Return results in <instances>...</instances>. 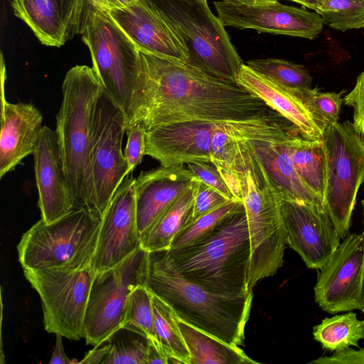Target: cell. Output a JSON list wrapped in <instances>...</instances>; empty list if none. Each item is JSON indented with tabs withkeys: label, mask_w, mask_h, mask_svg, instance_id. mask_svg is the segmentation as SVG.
I'll list each match as a JSON object with an SVG mask.
<instances>
[{
	"label": "cell",
	"mask_w": 364,
	"mask_h": 364,
	"mask_svg": "<svg viewBox=\"0 0 364 364\" xmlns=\"http://www.w3.org/2000/svg\"><path fill=\"white\" fill-rule=\"evenodd\" d=\"M277 113L235 80L188 63L140 51L137 83L126 112V129L146 131L188 122L251 120Z\"/></svg>",
	"instance_id": "cell-1"
},
{
	"label": "cell",
	"mask_w": 364,
	"mask_h": 364,
	"mask_svg": "<svg viewBox=\"0 0 364 364\" xmlns=\"http://www.w3.org/2000/svg\"><path fill=\"white\" fill-rule=\"evenodd\" d=\"M146 287L187 323L230 345L243 343L253 292L224 295L181 277L164 252H149Z\"/></svg>",
	"instance_id": "cell-2"
},
{
	"label": "cell",
	"mask_w": 364,
	"mask_h": 364,
	"mask_svg": "<svg viewBox=\"0 0 364 364\" xmlns=\"http://www.w3.org/2000/svg\"><path fill=\"white\" fill-rule=\"evenodd\" d=\"M186 280L224 295H240L248 287L250 242L243 206L224 218L205 238L193 245L163 251Z\"/></svg>",
	"instance_id": "cell-3"
},
{
	"label": "cell",
	"mask_w": 364,
	"mask_h": 364,
	"mask_svg": "<svg viewBox=\"0 0 364 364\" xmlns=\"http://www.w3.org/2000/svg\"><path fill=\"white\" fill-rule=\"evenodd\" d=\"M102 90L92 68L85 65L71 68L63 82V99L55 129L73 188L75 208L85 209L95 215L90 136L94 109Z\"/></svg>",
	"instance_id": "cell-4"
},
{
	"label": "cell",
	"mask_w": 364,
	"mask_h": 364,
	"mask_svg": "<svg viewBox=\"0 0 364 364\" xmlns=\"http://www.w3.org/2000/svg\"><path fill=\"white\" fill-rule=\"evenodd\" d=\"M100 225V218L82 208L50 223L41 218L18 242L19 262L28 269L92 267Z\"/></svg>",
	"instance_id": "cell-5"
},
{
	"label": "cell",
	"mask_w": 364,
	"mask_h": 364,
	"mask_svg": "<svg viewBox=\"0 0 364 364\" xmlns=\"http://www.w3.org/2000/svg\"><path fill=\"white\" fill-rule=\"evenodd\" d=\"M257 159L261 173H254L250 168L243 181L242 203L250 242L249 288L277 273L283 264L287 245L279 190L257 156Z\"/></svg>",
	"instance_id": "cell-6"
},
{
	"label": "cell",
	"mask_w": 364,
	"mask_h": 364,
	"mask_svg": "<svg viewBox=\"0 0 364 364\" xmlns=\"http://www.w3.org/2000/svg\"><path fill=\"white\" fill-rule=\"evenodd\" d=\"M81 33L103 90L126 114L139 74V48L107 11L91 6Z\"/></svg>",
	"instance_id": "cell-7"
},
{
	"label": "cell",
	"mask_w": 364,
	"mask_h": 364,
	"mask_svg": "<svg viewBox=\"0 0 364 364\" xmlns=\"http://www.w3.org/2000/svg\"><path fill=\"white\" fill-rule=\"evenodd\" d=\"M151 1L182 37L188 50V63L213 75L235 80L242 61L225 26L211 12L207 1Z\"/></svg>",
	"instance_id": "cell-8"
},
{
	"label": "cell",
	"mask_w": 364,
	"mask_h": 364,
	"mask_svg": "<svg viewBox=\"0 0 364 364\" xmlns=\"http://www.w3.org/2000/svg\"><path fill=\"white\" fill-rule=\"evenodd\" d=\"M322 141L326 155L323 205L343 239L349 232L357 194L364 183V141L348 120L329 125Z\"/></svg>",
	"instance_id": "cell-9"
},
{
	"label": "cell",
	"mask_w": 364,
	"mask_h": 364,
	"mask_svg": "<svg viewBox=\"0 0 364 364\" xmlns=\"http://www.w3.org/2000/svg\"><path fill=\"white\" fill-rule=\"evenodd\" d=\"M149 252L139 247L119 264L97 273L84 323V338L98 346L123 327L131 292L146 282Z\"/></svg>",
	"instance_id": "cell-10"
},
{
	"label": "cell",
	"mask_w": 364,
	"mask_h": 364,
	"mask_svg": "<svg viewBox=\"0 0 364 364\" xmlns=\"http://www.w3.org/2000/svg\"><path fill=\"white\" fill-rule=\"evenodd\" d=\"M23 273L40 296L46 331L73 341L83 338L95 270L23 269Z\"/></svg>",
	"instance_id": "cell-11"
},
{
	"label": "cell",
	"mask_w": 364,
	"mask_h": 364,
	"mask_svg": "<svg viewBox=\"0 0 364 364\" xmlns=\"http://www.w3.org/2000/svg\"><path fill=\"white\" fill-rule=\"evenodd\" d=\"M125 132L124 111L102 88L95 107L90 136L95 210L100 219L119 185L131 174L122 149Z\"/></svg>",
	"instance_id": "cell-12"
},
{
	"label": "cell",
	"mask_w": 364,
	"mask_h": 364,
	"mask_svg": "<svg viewBox=\"0 0 364 364\" xmlns=\"http://www.w3.org/2000/svg\"><path fill=\"white\" fill-rule=\"evenodd\" d=\"M279 197L287 245L309 268L321 269L342 239L331 216L323 207Z\"/></svg>",
	"instance_id": "cell-13"
},
{
	"label": "cell",
	"mask_w": 364,
	"mask_h": 364,
	"mask_svg": "<svg viewBox=\"0 0 364 364\" xmlns=\"http://www.w3.org/2000/svg\"><path fill=\"white\" fill-rule=\"evenodd\" d=\"M218 17L224 26L237 29H254L269 33L314 40L324 25L316 12L277 1L247 5L231 1L213 3Z\"/></svg>",
	"instance_id": "cell-14"
},
{
	"label": "cell",
	"mask_w": 364,
	"mask_h": 364,
	"mask_svg": "<svg viewBox=\"0 0 364 364\" xmlns=\"http://www.w3.org/2000/svg\"><path fill=\"white\" fill-rule=\"evenodd\" d=\"M364 274V230L346 237L320 269L314 287L316 302L336 314L358 309Z\"/></svg>",
	"instance_id": "cell-15"
},
{
	"label": "cell",
	"mask_w": 364,
	"mask_h": 364,
	"mask_svg": "<svg viewBox=\"0 0 364 364\" xmlns=\"http://www.w3.org/2000/svg\"><path fill=\"white\" fill-rule=\"evenodd\" d=\"M135 178L127 176L115 191L101 225L92 268L96 273L119 264L141 247L136 220Z\"/></svg>",
	"instance_id": "cell-16"
},
{
	"label": "cell",
	"mask_w": 364,
	"mask_h": 364,
	"mask_svg": "<svg viewBox=\"0 0 364 364\" xmlns=\"http://www.w3.org/2000/svg\"><path fill=\"white\" fill-rule=\"evenodd\" d=\"M139 51L189 63L188 50L175 26L151 0L107 11Z\"/></svg>",
	"instance_id": "cell-17"
},
{
	"label": "cell",
	"mask_w": 364,
	"mask_h": 364,
	"mask_svg": "<svg viewBox=\"0 0 364 364\" xmlns=\"http://www.w3.org/2000/svg\"><path fill=\"white\" fill-rule=\"evenodd\" d=\"M41 219L53 222L75 209L55 129L43 126L33 153Z\"/></svg>",
	"instance_id": "cell-18"
},
{
	"label": "cell",
	"mask_w": 364,
	"mask_h": 364,
	"mask_svg": "<svg viewBox=\"0 0 364 364\" xmlns=\"http://www.w3.org/2000/svg\"><path fill=\"white\" fill-rule=\"evenodd\" d=\"M196 176L186 165L163 166L141 171L135 178L134 192L140 235L181 196Z\"/></svg>",
	"instance_id": "cell-19"
},
{
	"label": "cell",
	"mask_w": 364,
	"mask_h": 364,
	"mask_svg": "<svg viewBox=\"0 0 364 364\" xmlns=\"http://www.w3.org/2000/svg\"><path fill=\"white\" fill-rule=\"evenodd\" d=\"M43 116L33 105L11 103L1 92L0 178L33 154L42 129Z\"/></svg>",
	"instance_id": "cell-20"
},
{
	"label": "cell",
	"mask_w": 364,
	"mask_h": 364,
	"mask_svg": "<svg viewBox=\"0 0 364 364\" xmlns=\"http://www.w3.org/2000/svg\"><path fill=\"white\" fill-rule=\"evenodd\" d=\"M235 80L292 123L303 138L323 140L325 130L306 106L301 97L300 90L281 85L243 63L238 70Z\"/></svg>",
	"instance_id": "cell-21"
},
{
	"label": "cell",
	"mask_w": 364,
	"mask_h": 364,
	"mask_svg": "<svg viewBox=\"0 0 364 364\" xmlns=\"http://www.w3.org/2000/svg\"><path fill=\"white\" fill-rule=\"evenodd\" d=\"M60 0H11L14 15L26 23L43 45L60 47L68 39L77 9Z\"/></svg>",
	"instance_id": "cell-22"
},
{
	"label": "cell",
	"mask_w": 364,
	"mask_h": 364,
	"mask_svg": "<svg viewBox=\"0 0 364 364\" xmlns=\"http://www.w3.org/2000/svg\"><path fill=\"white\" fill-rule=\"evenodd\" d=\"M287 140L279 143L255 141V154L281 193L297 201L323 207L322 200L299 175Z\"/></svg>",
	"instance_id": "cell-23"
},
{
	"label": "cell",
	"mask_w": 364,
	"mask_h": 364,
	"mask_svg": "<svg viewBox=\"0 0 364 364\" xmlns=\"http://www.w3.org/2000/svg\"><path fill=\"white\" fill-rule=\"evenodd\" d=\"M193 197L191 183L141 235V247L149 252L169 250L175 237L193 221Z\"/></svg>",
	"instance_id": "cell-24"
},
{
	"label": "cell",
	"mask_w": 364,
	"mask_h": 364,
	"mask_svg": "<svg viewBox=\"0 0 364 364\" xmlns=\"http://www.w3.org/2000/svg\"><path fill=\"white\" fill-rule=\"evenodd\" d=\"M190 354V364H249L258 363L238 346L230 345L181 320L176 316Z\"/></svg>",
	"instance_id": "cell-25"
},
{
	"label": "cell",
	"mask_w": 364,
	"mask_h": 364,
	"mask_svg": "<svg viewBox=\"0 0 364 364\" xmlns=\"http://www.w3.org/2000/svg\"><path fill=\"white\" fill-rule=\"evenodd\" d=\"M295 168L306 186L323 201L326 182V155L322 140L297 134L287 140Z\"/></svg>",
	"instance_id": "cell-26"
},
{
	"label": "cell",
	"mask_w": 364,
	"mask_h": 364,
	"mask_svg": "<svg viewBox=\"0 0 364 364\" xmlns=\"http://www.w3.org/2000/svg\"><path fill=\"white\" fill-rule=\"evenodd\" d=\"M152 304L156 336L168 359V364H190V354L175 312L168 304L153 293Z\"/></svg>",
	"instance_id": "cell-27"
},
{
	"label": "cell",
	"mask_w": 364,
	"mask_h": 364,
	"mask_svg": "<svg viewBox=\"0 0 364 364\" xmlns=\"http://www.w3.org/2000/svg\"><path fill=\"white\" fill-rule=\"evenodd\" d=\"M313 336L323 348L331 352L351 346L360 348L358 341L364 338V321L353 312L326 318L314 326Z\"/></svg>",
	"instance_id": "cell-28"
},
{
	"label": "cell",
	"mask_w": 364,
	"mask_h": 364,
	"mask_svg": "<svg viewBox=\"0 0 364 364\" xmlns=\"http://www.w3.org/2000/svg\"><path fill=\"white\" fill-rule=\"evenodd\" d=\"M123 328L142 335L162 350L155 333L152 293L145 285L129 294Z\"/></svg>",
	"instance_id": "cell-29"
},
{
	"label": "cell",
	"mask_w": 364,
	"mask_h": 364,
	"mask_svg": "<svg viewBox=\"0 0 364 364\" xmlns=\"http://www.w3.org/2000/svg\"><path fill=\"white\" fill-rule=\"evenodd\" d=\"M245 64L284 87L299 90L311 88L313 78L302 65L271 58L250 60Z\"/></svg>",
	"instance_id": "cell-30"
},
{
	"label": "cell",
	"mask_w": 364,
	"mask_h": 364,
	"mask_svg": "<svg viewBox=\"0 0 364 364\" xmlns=\"http://www.w3.org/2000/svg\"><path fill=\"white\" fill-rule=\"evenodd\" d=\"M108 341L110 348L103 364H148L149 341L142 335L122 327Z\"/></svg>",
	"instance_id": "cell-31"
},
{
	"label": "cell",
	"mask_w": 364,
	"mask_h": 364,
	"mask_svg": "<svg viewBox=\"0 0 364 364\" xmlns=\"http://www.w3.org/2000/svg\"><path fill=\"white\" fill-rule=\"evenodd\" d=\"M316 11L324 24L346 31L364 27V0H318Z\"/></svg>",
	"instance_id": "cell-32"
},
{
	"label": "cell",
	"mask_w": 364,
	"mask_h": 364,
	"mask_svg": "<svg viewBox=\"0 0 364 364\" xmlns=\"http://www.w3.org/2000/svg\"><path fill=\"white\" fill-rule=\"evenodd\" d=\"M244 206L242 201L230 200L218 208L194 220L173 239L170 249L184 247L207 237L227 216Z\"/></svg>",
	"instance_id": "cell-33"
},
{
	"label": "cell",
	"mask_w": 364,
	"mask_h": 364,
	"mask_svg": "<svg viewBox=\"0 0 364 364\" xmlns=\"http://www.w3.org/2000/svg\"><path fill=\"white\" fill-rule=\"evenodd\" d=\"M299 92L306 106L324 130L338 122L343 103L341 93L321 92L317 87Z\"/></svg>",
	"instance_id": "cell-34"
},
{
	"label": "cell",
	"mask_w": 364,
	"mask_h": 364,
	"mask_svg": "<svg viewBox=\"0 0 364 364\" xmlns=\"http://www.w3.org/2000/svg\"><path fill=\"white\" fill-rule=\"evenodd\" d=\"M193 188V221L230 200L220 192L194 176L191 181ZM192 221V222H193Z\"/></svg>",
	"instance_id": "cell-35"
},
{
	"label": "cell",
	"mask_w": 364,
	"mask_h": 364,
	"mask_svg": "<svg viewBox=\"0 0 364 364\" xmlns=\"http://www.w3.org/2000/svg\"><path fill=\"white\" fill-rule=\"evenodd\" d=\"M186 166L202 182L213 188L229 200H235L222 177L217 166L210 161H195Z\"/></svg>",
	"instance_id": "cell-36"
},
{
	"label": "cell",
	"mask_w": 364,
	"mask_h": 364,
	"mask_svg": "<svg viewBox=\"0 0 364 364\" xmlns=\"http://www.w3.org/2000/svg\"><path fill=\"white\" fill-rule=\"evenodd\" d=\"M127 141L124 155L126 159L129 172L139 165L145 156L146 130L139 125L126 129Z\"/></svg>",
	"instance_id": "cell-37"
},
{
	"label": "cell",
	"mask_w": 364,
	"mask_h": 364,
	"mask_svg": "<svg viewBox=\"0 0 364 364\" xmlns=\"http://www.w3.org/2000/svg\"><path fill=\"white\" fill-rule=\"evenodd\" d=\"M343 102L353 109V125L364 141V70L358 76L352 90Z\"/></svg>",
	"instance_id": "cell-38"
},
{
	"label": "cell",
	"mask_w": 364,
	"mask_h": 364,
	"mask_svg": "<svg viewBox=\"0 0 364 364\" xmlns=\"http://www.w3.org/2000/svg\"><path fill=\"white\" fill-rule=\"evenodd\" d=\"M312 364H364V348L355 350L350 347L335 351L331 356L320 357Z\"/></svg>",
	"instance_id": "cell-39"
},
{
	"label": "cell",
	"mask_w": 364,
	"mask_h": 364,
	"mask_svg": "<svg viewBox=\"0 0 364 364\" xmlns=\"http://www.w3.org/2000/svg\"><path fill=\"white\" fill-rule=\"evenodd\" d=\"M234 198L242 201L244 175H240L232 171L218 168Z\"/></svg>",
	"instance_id": "cell-40"
},
{
	"label": "cell",
	"mask_w": 364,
	"mask_h": 364,
	"mask_svg": "<svg viewBox=\"0 0 364 364\" xmlns=\"http://www.w3.org/2000/svg\"><path fill=\"white\" fill-rule=\"evenodd\" d=\"M109 348V343L108 340H107L104 343L95 346V347L90 350L78 363L103 364L108 355Z\"/></svg>",
	"instance_id": "cell-41"
},
{
	"label": "cell",
	"mask_w": 364,
	"mask_h": 364,
	"mask_svg": "<svg viewBox=\"0 0 364 364\" xmlns=\"http://www.w3.org/2000/svg\"><path fill=\"white\" fill-rule=\"evenodd\" d=\"M55 343L54 350L53 351L51 358L48 362L49 364H71L73 363H78L76 360H71L67 356L63 345V336L59 334L55 335Z\"/></svg>",
	"instance_id": "cell-42"
},
{
	"label": "cell",
	"mask_w": 364,
	"mask_h": 364,
	"mask_svg": "<svg viewBox=\"0 0 364 364\" xmlns=\"http://www.w3.org/2000/svg\"><path fill=\"white\" fill-rule=\"evenodd\" d=\"M151 363L168 364V359L161 349L149 341L148 364Z\"/></svg>",
	"instance_id": "cell-43"
},
{
	"label": "cell",
	"mask_w": 364,
	"mask_h": 364,
	"mask_svg": "<svg viewBox=\"0 0 364 364\" xmlns=\"http://www.w3.org/2000/svg\"><path fill=\"white\" fill-rule=\"evenodd\" d=\"M139 0H105L106 11L127 8Z\"/></svg>",
	"instance_id": "cell-44"
},
{
	"label": "cell",
	"mask_w": 364,
	"mask_h": 364,
	"mask_svg": "<svg viewBox=\"0 0 364 364\" xmlns=\"http://www.w3.org/2000/svg\"><path fill=\"white\" fill-rule=\"evenodd\" d=\"M289 1H292L296 2L298 4H300L305 7L313 9L315 11L319 7V1L318 0H289Z\"/></svg>",
	"instance_id": "cell-45"
},
{
	"label": "cell",
	"mask_w": 364,
	"mask_h": 364,
	"mask_svg": "<svg viewBox=\"0 0 364 364\" xmlns=\"http://www.w3.org/2000/svg\"><path fill=\"white\" fill-rule=\"evenodd\" d=\"M226 1H231L247 4V5H255V4H262L264 2L277 1L278 0H226Z\"/></svg>",
	"instance_id": "cell-46"
},
{
	"label": "cell",
	"mask_w": 364,
	"mask_h": 364,
	"mask_svg": "<svg viewBox=\"0 0 364 364\" xmlns=\"http://www.w3.org/2000/svg\"><path fill=\"white\" fill-rule=\"evenodd\" d=\"M358 309L364 313V274L360 287V291L358 299Z\"/></svg>",
	"instance_id": "cell-47"
},
{
	"label": "cell",
	"mask_w": 364,
	"mask_h": 364,
	"mask_svg": "<svg viewBox=\"0 0 364 364\" xmlns=\"http://www.w3.org/2000/svg\"><path fill=\"white\" fill-rule=\"evenodd\" d=\"M88 1L91 6L97 9L106 11L105 0H88Z\"/></svg>",
	"instance_id": "cell-48"
},
{
	"label": "cell",
	"mask_w": 364,
	"mask_h": 364,
	"mask_svg": "<svg viewBox=\"0 0 364 364\" xmlns=\"http://www.w3.org/2000/svg\"><path fill=\"white\" fill-rule=\"evenodd\" d=\"M363 206V215H364V200L362 201ZM363 224H364V220H363ZM364 230V228H363Z\"/></svg>",
	"instance_id": "cell-49"
}]
</instances>
